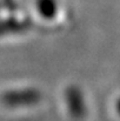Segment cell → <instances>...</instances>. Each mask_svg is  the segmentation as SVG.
Wrapping results in <instances>:
<instances>
[{
	"label": "cell",
	"mask_w": 120,
	"mask_h": 121,
	"mask_svg": "<svg viewBox=\"0 0 120 121\" xmlns=\"http://www.w3.org/2000/svg\"><path fill=\"white\" fill-rule=\"evenodd\" d=\"M40 99H41V93L39 92V89L33 87L11 89L5 92L1 96L2 102L9 107L36 105L40 101Z\"/></svg>",
	"instance_id": "6da1fadb"
},
{
	"label": "cell",
	"mask_w": 120,
	"mask_h": 121,
	"mask_svg": "<svg viewBox=\"0 0 120 121\" xmlns=\"http://www.w3.org/2000/svg\"><path fill=\"white\" fill-rule=\"evenodd\" d=\"M65 101L70 113L80 118L86 113V104L82 91L76 85H70L65 89Z\"/></svg>",
	"instance_id": "7a4b0ae2"
},
{
	"label": "cell",
	"mask_w": 120,
	"mask_h": 121,
	"mask_svg": "<svg viewBox=\"0 0 120 121\" xmlns=\"http://www.w3.org/2000/svg\"><path fill=\"white\" fill-rule=\"evenodd\" d=\"M36 9L40 18L45 20H54L59 12L58 0H36Z\"/></svg>",
	"instance_id": "3957f363"
},
{
	"label": "cell",
	"mask_w": 120,
	"mask_h": 121,
	"mask_svg": "<svg viewBox=\"0 0 120 121\" xmlns=\"http://www.w3.org/2000/svg\"><path fill=\"white\" fill-rule=\"evenodd\" d=\"M117 109H118V112L120 113V96H119V99H118V101H117Z\"/></svg>",
	"instance_id": "277c9868"
}]
</instances>
